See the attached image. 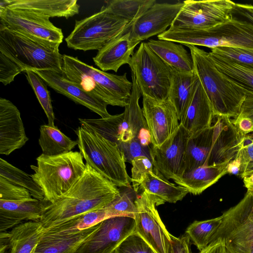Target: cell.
<instances>
[{"label":"cell","instance_id":"obj_1","mask_svg":"<svg viewBox=\"0 0 253 253\" xmlns=\"http://www.w3.org/2000/svg\"><path fill=\"white\" fill-rule=\"evenodd\" d=\"M85 165L84 173L65 194L45 204L39 221L44 228L103 208L120 194L117 186Z\"/></svg>","mask_w":253,"mask_h":253},{"label":"cell","instance_id":"obj_2","mask_svg":"<svg viewBox=\"0 0 253 253\" xmlns=\"http://www.w3.org/2000/svg\"><path fill=\"white\" fill-rule=\"evenodd\" d=\"M185 45L190 50L194 72L210 99L215 117L236 118L247 92L216 68L209 52L195 45Z\"/></svg>","mask_w":253,"mask_h":253},{"label":"cell","instance_id":"obj_3","mask_svg":"<svg viewBox=\"0 0 253 253\" xmlns=\"http://www.w3.org/2000/svg\"><path fill=\"white\" fill-rule=\"evenodd\" d=\"M62 71L70 80L107 105L125 107L130 99L132 83L126 73L117 75L90 66L78 57L64 54Z\"/></svg>","mask_w":253,"mask_h":253},{"label":"cell","instance_id":"obj_4","mask_svg":"<svg viewBox=\"0 0 253 253\" xmlns=\"http://www.w3.org/2000/svg\"><path fill=\"white\" fill-rule=\"evenodd\" d=\"M80 152L70 151L55 156L42 154L37 165H31V175L42 189L45 203H52L65 194L82 175L85 164Z\"/></svg>","mask_w":253,"mask_h":253},{"label":"cell","instance_id":"obj_5","mask_svg":"<svg viewBox=\"0 0 253 253\" xmlns=\"http://www.w3.org/2000/svg\"><path fill=\"white\" fill-rule=\"evenodd\" d=\"M59 44L47 43L0 26V53L24 72L53 70L62 72L63 55Z\"/></svg>","mask_w":253,"mask_h":253},{"label":"cell","instance_id":"obj_6","mask_svg":"<svg viewBox=\"0 0 253 253\" xmlns=\"http://www.w3.org/2000/svg\"><path fill=\"white\" fill-rule=\"evenodd\" d=\"M157 37L159 40L170 41L183 45L203 46L211 49L222 47L253 49V24L234 17L205 30L169 28Z\"/></svg>","mask_w":253,"mask_h":253},{"label":"cell","instance_id":"obj_7","mask_svg":"<svg viewBox=\"0 0 253 253\" xmlns=\"http://www.w3.org/2000/svg\"><path fill=\"white\" fill-rule=\"evenodd\" d=\"M75 133L80 152L86 164L116 186L131 188L124 155L116 143L81 126Z\"/></svg>","mask_w":253,"mask_h":253},{"label":"cell","instance_id":"obj_8","mask_svg":"<svg viewBox=\"0 0 253 253\" xmlns=\"http://www.w3.org/2000/svg\"><path fill=\"white\" fill-rule=\"evenodd\" d=\"M128 23L103 6L99 11L76 20L73 30L65 41L67 46L73 49L99 50L121 34Z\"/></svg>","mask_w":253,"mask_h":253},{"label":"cell","instance_id":"obj_9","mask_svg":"<svg viewBox=\"0 0 253 253\" xmlns=\"http://www.w3.org/2000/svg\"><path fill=\"white\" fill-rule=\"evenodd\" d=\"M142 96L162 101L168 98L172 69L148 46L140 43L128 64Z\"/></svg>","mask_w":253,"mask_h":253},{"label":"cell","instance_id":"obj_10","mask_svg":"<svg viewBox=\"0 0 253 253\" xmlns=\"http://www.w3.org/2000/svg\"><path fill=\"white\" fill-rule=\"evenodd\" d=\"M136 212L134 232L140 236L155 253H170L171 234L163 223L156 207L164 204L157 197L142 191L135 199Z\"/></svg>","mask_w":253,"mask_h":253},{"label":"cell","instance_id":"obj_11","mask_svg":"<svg viewBox=\"0 0 253 253\" xmlns=\"http://www.w3.org/2000/svg\"><path fill=\"white\" fill-rule=\"evenodd\" d=\"M183 3L169 28L205 30L212 28L233 17L236 3L230 0H187Z\"/></svg>","mask_w":253,"mask_h":253},{"label":"cell","instance_id":"obj_12","mask_svg":"<svg viewBox=\"0 0 253 253\" xmlns=\"http://www.w3.org/2000/svg\"><path fill=\"white\" fill-rule=\"evenodd\" d=\"M0 26L47 43L60 44L62 30L49 18L32 11L0 6Z\"/></svg>","mask_w":253,"mask_h":253},{"label":"cell","instance_id":"obj_13","mask_svg":"<svg viewBox=\"0 0 253 253\" xmlns=\"http://www.w3.org/2000/svg\"><path fill=\"white\" fill-rule=\"evenodd\" d=\"M221 215L211 242L220 238L235 246H253V190H247L243 198Z\"/></svg>","mask_w":253,"mask_h":253},{"label":"cell","instance_id":"obj_14","mask_svg":"<svg viewBox=\"0 0 253 253\" xmlns=\"http://www.w3.org/2000/svg\"><path fill=\"white\" fill-rule=\"evenodd\" d=\"M190 134L181 125L159 147L150 146L154 169L167 179L176 180L184 174V157Z\"/></svg>","mask_w":253,"mask_h":253},{"label":"cell","instance_id":"obj_15","mask_svg":"<svg viewBox=\"0 0 253 253\" xmlns=\"http://www.w3.org/2000/svg\"><path fill=\"white\" fill-rule=\"evenodd\" d=\"M142 97V109L151 144L159 147L171 138L179 126L176 109L168 98L159 101L147 96Z\"/></svg>","mask_w":253,"mask_h":253},{"label":"cell","instance_id":"obj_16","mask_svg":"<svg viewBox=\"0 0 253 253\" xmlns=\"http://www.w3.org/2000/svg\"><path fill=\"white\" fill-rule=\"evenodd\" d=\"M175 3H155L133 22L130 30L131 46L135 48L141 41L158 36L171 25L183 5Z\"/></svg>","mask_w":253,"mask_h":253},{"label":"cell","instance_id":"obj_17","mask_svg":"<svg viewBox=\"0 0 253 253\" xmlns=\"http://www.w3.org/2000/svg\"><path fill=\"white\" fill-rule=\"evenodd\" d=\"M134 230L133 218L123 216L107 218L101 222L94 235L74 253H113Z\"/></svg>","mask_w":253,"mask_h":253},{"label":"cell","instance_id":"obj_18","mask_svg":"<svg viewBox=\"0 0 253 253\" xmlns=\"http://www.w3.org/2000/svg\"><path fill=\"white\" fill-rule=\"evenodd\" d=\"M34 71L56 92L86 107L102 118H107L111 115L107 109L108 105L105 102L86 92L79 84L68 79L62 72L53 70Z\"/></svg>","mask_w":253,"mask_h":253},{"label":"cell","instance_id":"obj_19","mask_svg":"<svg viewBox=\"0 0 253 253\" xmlns=\"http://www.w3.org/2000/svg\"><path fill=\"white\" fill-rule=\"evenodd\" d=\"M27 137L19 110L10 101L0 98V154L8 155L23 147Z\"/></svg>","mask_w":253,"mask_h":253},{"label":"cell","instance_id":"obj_20","mask_svg":"<svg viewBox=\"0 0 253 253\" xmlns=\"http://www.w3.org/2000/svg\"><path fill=\"white\" fill-rule=\"evenodd\" d=\"M131 77L132 83L131 95L128 103L125 107L123 118L119 127L117 143L128 142L138 138L145 144L150 145L151 141L148 127L139 104L142 95L132 73Z\"/></svg>","mask_w":253,"mask_h":253},{"label":"cell","instance_id":"obj_21","mask_svg":"<svg viewBox=\"0 0 253 253\" xmlns=\"http://www.w3.org/2000/svg\"><path fill=\"white\" fill-rule=\"evenodd\" d=\"M215 118L211 104L197 77L180 124L192 135L211 126Z\"/></svg>","mask_w":253,"mask_h":253},{"label":"cell","instance_id":"obj_22","mask_svg":"<svg viewBox=\"0 0 253 253\" xmlns=\"http://www.w3.org/2000/svg\"><path fill=\"white\" fill-rule=\"evenodd\" d=\"M133 22L129 23L124 30L98 50L93 57L95 64L103 71L117 72L123 65L128 64L134 53L129 39Z\"/></svg>","mask_w":253,"mask_h":253},{"label":"cell","instance_id":"obj_23","mask_svg":"<svg viewBox=\"0 0 253 253\" xmlns=\"http://www.w3.org/2000/svg\"><path fill=\"white\" fill-rule=\"evenodd\" d=\"M45 203L32 198L22 201L0 200V230L5 232L23 220L39 221Z\"/></svg>","mask_w":253,"mask_h":253},{"label":"cell","instance_id":"obj_24","mask_svg":"<svg viewBox=\"0 0 253 253\" xmlns=\"http://www.w3.org/2000/svg\"><path fill=\"white\" fill-rule=\"evenodd\" d=\"M101 223L71 234L43 232L38 245L31 253H74L82 244L94 235Z\"/></svg>","mask_w":253,"mask_h":253},{"label":"cell","instance_id":"obj_25","mask_svg":"<svg viewBox=\"0 0 253 253\" xmlns=\"http://www.w3.org/2000/svg\"><path fill=\"white\" fill-rule=\"evenodd\" d=\"M0 6L28 10L47 17L68 18L79 12L77 0H1Z\"/></svg>","mask_w":253,"mask_h":253},{"label":"cell","instance_id":"obj_26","mask_svg":"<svg viewBox=\"0 0 253 253\" xmlns=\"http://www.w3.org/2000/svg\"><path fill=\"white\" fill-rule=\"evenodd\" d=\"M147 44L162 60L178 71L194 72L192 55L183 44L167 40H150Z\"/></svg>","mask_w":253,"mask_h":253},{"label":"cell","instance_id":"obj_27","mask_svg":"<svg viewBox=\"0 0 253 253\" xmlns=\"http://www.w3.org/2000/svg\"><path fill=\"white\" fill-rule=\"evenodd\" d=\"M228 164L201 166L184 173L174 181L189 193L199 195L227 173Z\"/></svg>","mask_w":253,"mask_h":253},{"label":"cell","instance_id":"obj_28","mask_svg":"<svg viewBox=\"0 0 253 253\" xmlns=\"http://www.w3.org/2000/svg\"><path fill=\"white\" fill-rule=\"evenodd\" d=\"M139 190L153 195L164 203H176L189 193L184 187L169 182L154 168L147 173L139 186Z\"/></svg>","mask_w":253,"mask_h":253},{"label":"cell","instance_id":"obj_29","mask_svg":"<svg viewBox=\"0 0 253 253\" xmlns=\"http://www.w3.org/2000/svg\"><path fill=\"white\" fill-rule=\"evenodd\" d=\"M43 232L40 221H28L15 226L9 231L8 253H31Z\"/></svg>","mask_w":253,"mask_h":253},{"label":"cell","instance_id":"obj_30","mask_svg":"<svg viewBox=\"0 0 253 253\" xmlns=\"http://www.w3.org/2000/svg\"><path fill=\"white\" fill-rule=\"evenodd\" d=\"M197 78L194 72H183L172 69L168 98L174 106L179 121L188 104Z\"/></svg>","mask_w":253,"mask_h":253},{"label":"cell","instance_id":"obj_31","mask_svg":"<svg viewBox=\"0 0 253 253\" xmlns=\"http://www.w3.org/2000/svg\"><path fill=\"white\" fill-rule=\"evenodd\" d=\"M216 68L248 93L253 95V68L209 52Z\"/></svg>","mask_w":253,"mask_h":253},{"label":"cell","instance_id":"obj_32","mask_svg":"<svg viewBox=\"0 0 253 253\" xmlns=\"http://www.w3.org/2000/svg\"><path fill=\"white\" fill-rule=\"evenodd\" d=\"M39 143L44 155L55 156L72 151L78 145V140H72L57 126H40Z\"/></svg>","mask_w":253,"mask_h":253},{"label":"cell","instance_id":"obj_33","mask_svg":"<svg viewBox=\"0 0 253 253\" xmlns=\"http://www.w3.org/2000/svg\"><path fill=\"white\" fill-rule=\"evenodd\" d=\"M105 208L92 211L63 221L46 228L43 232L50 233L71 234L82 231L109 218Z\"/></svg>","mask_w":253,"mask_h":253},{"label":"cell","instance_id":"obj_34","mask_svg":"<svg viewBox=\"0 0 253 253\" xmlns=\"http://www.w3.org/2000/svg\"><path fill=\"white\" fill-rule=\"evenodd\" d=\"M0 176L15 185L27 189L33 198L44 202V194L31 175L1 158L0 159Z\"/></svg>","mask_w":253,"mask_h":253},{"label":"cell","instance_id":"obj_35","mask_svg":"<svg viewBox=\"0 0 253 253\" xmlns=\"http://www.w3.org/2000/svg\"><path fill=\"white\" fill-rule=\"evenodd\" d=\"M222 220V216L220 215L210 219L194 221L187 228L186 234L201 251L211 242Z\"/></svg>","mask_w":253,"mask_h":253},{"label":"cell","instance_id":"obj_36","mask_svg":"<svg viewBox=\"0 0 253 253\" xmlns=\"http://www.w3.org/2000/svg\"><path fill=\"white\" fill-rule=\"evenodd\" d=\"M105 7L110 12L129 23L134 22L156 2L155 0H112Z\"/></svg>","mask_w":253,"mask_h":253},{"label":"cell","instance_id":"obj_37","mask_svg":"<svg viewBox=\"0 0 253 253\" xmlns=\"http://www.w3.org/2000/svg\"><path fill=\"white\" fill-rule=\"evenodd\" d=\"M24 72L46 116L48 125L55 126V116L51 99L44 81L34 71L26 70Z\"/></svg>","mask_w":253,"mask_h":253},{"label":"cell","instance_id":"obj_38","mask_svg":"<svg viewBox=\"0 0 253 253\" xmlns=\"http://www.w3.org/2000/svg\"><path fill=\"white\" fill-rule=\"evenodd\" d=\"M104 208L109 218L124 216L134 218L136 212L135 200L126 192H120V194Z\"/></svg>","mask_w":253,"mask_h":253},{"label":"cell","instance_id":"obj_39","mask_svg":"<svg viewBox=\"0 0 253 253\" xmlns=\"http://www.w3.org/2000/svg\"><path fill=\"white\" fill-rule=\"evenodd\" d=\"M211 53L238 63L253 68V49L238 47H217Z\"/></svg>","mask_w":253,"mask_h":253},{"label":"cell","instance_id":"obj_40","mask_svg":"<svg viewBox=\"0 0 253 253\" xmlns=\"http://www.w3.org/2000/svg\"><path fill=\"white\" fill-rule=\"evenodd\" d=\"M240 161V176L242 178L253 170V134H244L236 155Z\"/></svg>","mask_w":253,"mask_h":253},{"label":"cell","instance_id":"obj_41","mask_svg":"<svg viewBox=\"0 0 253 253\" xmlns=\"http://www.w3.org/2000/svg\"><path fill=\"white\" fill-rule=\"evenodd\" d=\"M124 154L126 162L131 164L132 161L138 156H144L151 160L150 145L145 144L139 138H135L128 142L119 141L117 143Z\"/></svg>","mask_w":253,"mask_h":253},{"label":"cell","instance_id":"obj_42","mask_svg":"<svg viewBox=\"0 0 253 253\" xmlns=\"http://www.w3.org/2000/svg\"><path fill=\"white\" fill-rule=\"evenodd\" d=\"M131 182L134 190L136 192L143 179L149 172L154 170L151 160L144 156L135 157L131 162Z\"/></svg>","mask_w":253,"mask_h":253},{"label":"cell","instance_id":"obj_43","mask_svg":"<svg viewBox=\"0 0 253 253\" xmlns=\"http://www.w3.org/2000/svg\"><path fill=\"white\" fill-rule=\"evenodd\" d=\"M32 198L28 190L15 185L0 176V200L15 201Z\"/></svg>","mask_w":253,"mask_h":253},{"label":"cell","instance_id":"obj_44","mask_svg":"<svg viewBox=\"0 0 253 253\" xmlns=\"http://www.w3.org/2000/svg\"><path fill=\"white\" fill-rule=\"evenodd\" d=\"M116 252L117 253H155L150 246L134 232L122 242Z\"/></svg>","mask_w":253,"mask_h":253},{"label":"cell","instance_id":"obj_45","mask_svg":"<svg viewBox=\"0 0 253 253\" xmlns=\"http://www.w3.org/2000/svg\"><path fill=\"white\" fill-rule=\"evenodd\" d=\"M22 72L23 70L19 66L0 53V82L3 85L10 84Z\"/></svg>","mask_w":253,"mask_h":253},{"label":"cell","instance_id":"obj_46","mask_svg":"<svg viewBox=\"0 0 253 253\" xmlns=\"http://www.w3.org/2000/svg\"><path fill=\"white\" fill-rule=\"evenodd\" d=\"M171 249L170 253H190V239L186 234L175 237L171 234Z\"/></svg>","mask_w":253,"mask_h":253},{"label":"cell","instance_id":"obj_47","mask_svg":"<svg viewBox=\"0 0 253 253\" xmlns=\"http://www.w3.org/2000/svg\"><path fill=\"white\" fill-rule=\"evenodd\" d=\"M199 253H231L224 240L219 238L211 243Z\"/></svg>","mask_w":253,"mask_h":253},{"label":"cell","instance_id":"obj_48","mask_svg":"<svg viewBox=\"0 0 253 253\" xmlns=\"http://www.w3.org/2000/svg\"><path fill=\"white\" fill-rule=\"evenodd\" d=\"M232 121L238 130L243 134L253 132V123L249 118L238 116Z\"/></svg>","mask_w":253,"mask_h":253},{"label":"cell","instance_id":"obj_49","mask_svg":"<svg viewBox=\"0 0 253 253\" xmlns=\"http://www.w3.org/2000/svg\"><path fill=\"white\" fill-rule=\"evenodd\" d=\"M238 116L249 118L253 123V95L246 96Z\"/></svg>","mask_w":253,"mask_h":253},{"label":"cell","instance_id":"obj_50","mask_svg":"<svg viewBox=\"0 0 253 253\" xmlns=\"http://www.w3.org/2000/svg\"><path fill=\"white\" fill-rule=\"evenodd\" d=\"M234 12L245 17L253 24V5L247 4L235 3Z\"/></svg>","mask_w":253,"mask_h":253},{"label":"cell","instance_id":"obj_51","mask_svg":"<svg viewBox=\"0 0 253 253\" xmlns=\"http://www.w3.org/2000/svg\"><path fill=\"white\" fill-rule=\"evenodd\" d=\"M240 161L238 157H235L230 161L227 165V173L235 175H240Z\"/></svg>","mask_w":253,"mask_h":253},{"label":"cell","instance_id":"obj_52","mask_svg":"<svg viewBox=\"0 0 253 253\" xmlns=\"http://www.w3.org/2000/svg\"><path fill=\"white\" fill-rule=\"evenodd\" d=\"M225 243L231 253H253V246L241 247L233 245L225 242Z\"/></svg>","mask_w":253,"mask_h":253},{"label":"cell","instance_id":"obj_53","mask_svg":"<svg viewBox=\"0 0 253 253\" xmlns=\"http://www.w3.org/2000/svg\"><path fill=\"white\" fill-rule=\"evenodd\" d=\"M9 232H0V253H6L9 249Z\"/></svg>","mask_w":253,"mask_h":253},{"label":"cell","instance_id":"obj_54","mask_svg":"<svg viewBox=\"0 0 253 253\" xmlns=\"http://www.w3.org/2000/svg\"><path fill=\"white\" fill-rule=\"evenodd\" d=\"M242 178L247 190H253V170L247 173Z\"/></svg>","mask_w":253,"mask_h":253},{"label":"cell","instance_id":"obj_55","mask_svg":"<svg viewBox=\"0 0 253 253\" xmlns=\"http://www.w3.org/2000/svg\"><path fill=\"white\" fill-rule=\"evenodd\" d=\"M113 253H117L116 250Z\"/></svg>","mask_w":253,"mask_h":253},{"label":"cell","instance_id":"obj_56","mask_svg":"<svg viewBox=\"0 0 253 253\" xmlns=\"http://www.w3.org/2000/svg\"></svg>","mask_w":253,"mask_h":253}]
</instances>
